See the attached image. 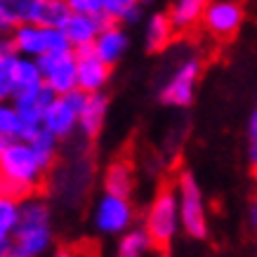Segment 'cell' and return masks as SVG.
Instances as JSON below:
<instances>
[{"instance_id":"cell-1","label":"cell","mask_w":257,"mask_h":257,"mask_svg":"<svg viewBox=\"0 0 257 257\" xmlns=\"http://www.w3.org/2000/svg\"><path fill=\"white\" fill-rule=\"evenodd\" d=\"M47 170L50 168L38 156V151L31 147V142L22 140V137L10 140L0 156V177H3L5 191L22 201L40 187Z\"/></svg>"},{"instance_id":"cell-2","label":"cell","mask_w":257,"mask_h":257,"mask_svg":"<svg viewBox=\"0 0 257 257\" xmlns=\"http://www.w3.org/2000/svg\"><path fill=\"white\" fill-rule=\"evenodd\" d=\"M55 241L52 234V210L40 198H24L22 201V219L12 234V250L24 257L45 255Z\"/></svg>"},{"instance_id":"cell-3","label":"cell","mask_w":257,"mask_h":257,"mask_svg":"<svg viewBox=\"0 0 257 257\" xmlns=\"http://www.w3.org/2000/svg\"><path fill=\"white\" fill-rule=\"evenodd\" d=\"M144 229L154 238L156 245H168L175 241V236L182 229V215H179V194L177 189L163 187L158 189L154 201L149 203Z\"/></svg>"},{"instance_id":"cell-4","label":"cell","mask_w":257,"mask_h":257,"mask_svg":"<svg viewBox=\"0 0 257 257\" xmlns=\"http://www.w3.org/2000/svg\"><path fill=\"white\" fill-rule=\"evenodd\" d=\"M177 194H179V215H182V231L189 238L203 241L210 234L208 224V205L205 196L191 172H184L177 179Z\"/></svg>"},{"instance_id":"cell-5","label":"cell","mask_w":257,"mask_h":257,"mask_svg":"<svg viewBox=\"0 0 257 257\" xmlns=\"http://www.w3.org/2000/svg\"><path fill=\"white\" fill-rule=\"evenodd\" d=\"M10 36H12L17 55L31 57V59H40L43 55H50V52L73 50L64 29H50V26H43L36 22L17 26Z\"/></svg>"},{"instance_id":"cell-6","label":"cell","mask_w":257,"mask_h":257,"mask_svg":"<svg viewBox=\"0 0 257 257\" xmlns=\"http://www.w3.org/2000/svg\"><path fill=\"white\" fill-rule=\"evenodd\" d=\"M92 224L101 236H123L135 224L133 201L127 196H116L104 191L94 203Z\"/></svg>"},{"instance_id":"cell-7","label":"cell","mask_w":257,"mask_h":257,"mask_svg":"<svg viewBox=\"0 0 257 257\" xmlns=\"http://www.w3.org/2000/svg\"><path fill=\"white\" fill-rule=\"evenodd\" d=\"M245 22V5L241 0H208L201 26L215 40H229L241 31Z\"/></svg>"},{"instance_id":"cell-8","label":"cell","mask_w":257,"mask_h":257,"mask_svg":"<svg viewBox=\"0 0 257 257\" xmlns=\"http://www.w3.org/2000/svg\"><path fill=\"white\" fill-rule=\"evenodd\" d=\"M85 99L87 92H83L80 87H76V90H71L66 94H57L55 101L47 109L45 118H43V127H47L59 140H69L71 135L78 130L80 109H83Z\"/></svg>"},{"instance_id":"cell-9","label":"cell","mask_w":257,"mask_h":257,"mask_svg":"<svg viewBox=\"0 0 257 257\" xmlns=\"http://www.w3.org/2000/svg\"><path fill=\"white\" fill-rule=\"evenodd\" d=\"M203 73V64L198 57H187L175 66V71L170 73L168 83L161 90V101L175 109H184L189 106L196 97V85Z\"/></svg>"},{"instance_id":"cell-10","label":"cell","mask_w":257,"mask_h":257,"mask_svg":"<svg viewBox=\"0 0 257 257\" xmlns=\"http://www.w3.org/2000/svg\"><path fill=\"white\" fill-rule=\"evenodd\" d=\"M43 71V83L57 94H66L78 87V57L76 50L50 52L38 59Z\"/></svg>"},{"instance_id":"cell-11","label":"cell","mask_w":257,"mask_h":257,"mask_svg":"<svg viewBox=\"0 0 257 257\" xmlns=\"http://www.w3.org/2000/svg\"><path fill=\"white\" fill-rule=\"evenodd\" d=\"M55 97H57V92L55 90H50L45 83L15 94L12 104H15L17 113H19V118H22V125H24L22 137L24 140H26L33 130H38L40 125H43V118H45L50 104L55 101Z\"/></svg>"},{"instance_id":"cell-12","label":"cell","mask_w":257,"mask_h":257,"mask_svg":"<svg viewBox=\"0 0 257 257\" xmlns=\"http://www.w3.org/2000/svg\"><path fill=\"white\" fill-rule=\"evenodd\" d=\"M78 57V87L83 92H104L111 80V66L94 55L92 47L76 50Z\"/></svg>"},{"instance_id":"cell-13","label":"cell","mask_w":257,"mask_h":257,"mask_svg":"<svg viewBox=\"0 0 257 257\" xmlns=\"http://www.w3.org/2000/svg\"><path fill=\"white\" fill-rule=\"evenodd\" d=\"M127 47H130V38H127V33H125L123 24H116V22H106L101 26L99 36L94 40V55L104 59V62L109 64V66H116L123 55L127 52Z\"/></svg>"},{"instance_id":"cell-14","label":"cell","mask_w":257,"mask_h":257,"mask_svg":"<svg viewBox=\"0 0 257 257\" xmlns=\"http://www.w3.org/2000/svg\"><path fill=\"white\" fill-rule=\"evenodd\" d=\"M109 22V19H101V17H90V15H73L69 17V22L64 24V33L69 38L73 50H87L94 45V40L99 36L101 26Z\"/></svg>"},{"instance_id":"cell-15","label":"cell","mask_w":257,"mask_h":257,"mask_svg":"<svg viewBox=\"0 0 257 257\" xmlns=\"http://www.w3.org/2000/svg\"><path fill=\"white\" fill-rule=\"evenodd\" d=\"M106 113H109V97L104 92H92L87 94L85 104L80 109V120L78 130L85 135L87 140H92L101 133V127L106 123Z\"/></svg>"},{"instance_id":"cell-16","label":"cell","mask_w":257,"mask_h":257,"mask_svg":"<svg viewBox=\"0 0 257 257\" xmlns=\"http://www.w3.org/2000/svg\"><path fill=\"white\" fill-rule=\"evenodd\" d=\"M40 0H0V33H12L17 26L36 22Z\"/></svg>"},{"instance_id":"cell-17","label":"cell","mask_w":257,"mask_h":257,"mask_svg":"<svg viewBox=\"0 0 257 257\" xmlns=\"http://www.w3.org/2000/svg\"><path fill=\"white\" fill-rule=\"evenodd\" d=\"M175 24H172L170 15H163V12H156L147 19V26H144V45H147L149 52H163L165 47L172 43L175 38Z\"/></svg>"},{"instance_id":"cell-18","label":"cell","mask_w":257,"mask_h":257,"mask_svg":"<svg viewBox=\"0 0 257 257\" xmlns=\"http://www.w3.org/2000/svg\"><path fill=\"white\" fill-rule=\"evenodd\" d=\"M101 184H104V191H109V194L127 196L130 198L135 191V168L125 158L113 161V163L106 165Z\"/></svg>"},{"instance_id":"cell-19","label":"cell","mask_w":257,"mask_h":257,"mask_svg":"<svg viewBox=\"0 0 257 257\" xmlns=\"http://www.w3.org/2000/svg\"><path fill=\"white\" fill-rule=\"evenodd\" d=\"M154 238L149 236V231L142 226V229H127L123 236H118L116 250H113V257H151V250H154Z\"/></svg>"},{"instance_id":"cell-20","label":"cell","mask_w":257,"mask_h":257,"mask_svg":"<svg viewBox=\"0 0 257 257\" xmlns=\"http://www.w3.org/2000/svg\"><path fill=\"white\" fill-rule=\"evenodd\" d=\"M205 5H208V0H175L168 15L177 31H191L201 24Z\"/></svg>"},{"instance_id":"cell-21","label":"cell","mask_w":257,"mask_h":257,"mask_svg":"<svg viewBox=\"0 0 257 257\" xmlns=\"http://www.w3.org/2000/svg\"><path fill=\"white\" fill-rule=\"evenodd\" d=\"M71 15L73 12H71L66 0H40L36 24H43L50 29H64V24L69 22Z\"/></svg>"},{"instance_id":"cell-22","label":"cell","mask_w":257,"mask_h":257,"mask_svg":"<svg viewBox=\"0 0 257 257\" xmlns=\"http://www.w3.org/2000/svg\"><path fill=\"white\" fill-rule=\"evenodd\" d=\"M104 15L109 22L135 24L142 17V0H104Z\"/></svg>"},{"instance_id":"cell-23","label":"cell","mask_w":257,"mask_h":257,"mask_svg":"<svg viewBox=\"0 0 257 257\" xmlns=\"http://www.w3.org/2000/svg\"><path fill=\"white\" fill-rule=\"evenodd\" d=\"M15 78H17V92H24V90H31L36 85H43V71H40L38 59L17 55Z\"/></svg>"},{"instance_id":"cell-24","label":"cell","mask_w":257,"mask_h":257,"mask_svg":"<svg viewBox=\"0 0 257 257\" xmlns=\"http://www.w3.org/2000/svg\"><path fill=\"white\" fill-rule=\"evenodd\" d=\"M22 219V198L0 191V234L12 236Z\"/></svg>"},{"instance_id":"cell-25","label":"cell","mask_w":257,"mask_h":257,"mask_svg":"<svg viewBox=\"0 0 257 257\" xmlns=\"http://www.w3.org/2000/svg\"><path fill=\"white\" fill-rule=\"evenodd\" d=\"M24 140V137H22ZM26 140L31 142V147L38 151V156L45 161V165L47 168H52V163H55V158H57V151H59V137H55V135L50 133L47 127H43L40 125L38 130H33Z\"/></svg>"},{"instance_id":"cell-26","label":"cell","mask_w":257,"mask_h":257,"mask_svg":"<svg viewBox=\"0 0 257 257\" xmlns=\"http://www.w3.org/2000/svg\"><path fill=\"white\" fill-rule=\"evenodd\" d=\"M15 64H17V52L8 57H0V101L15 99L17 94Z\"/></svg>"},{"instance_id":"cell-27","label":"cell","mask_w":257,"mask_h":257,"mask_svg":"<svg viewBox=\"0 0 257 257\" xmlns=\"http://www.w3.org/2000/svg\"><path fill=\"white\" fill-rule=\"evenodd\" d=\"M22 130H24L22 118L17 113L12 99L0 101V135L8 137V140H17V137H22Z\"/></svg>"},{"instance_id":"cell-28","label":"cell","mask_w":257,"mask_h":257,"mask_svg":"<svg viewBox=\"0 0 257 257\" xmlns=\"http://www.w3.org/2000/svg\"><path fill=\"white\" fill-rule=\"evenodd\" d=\"M66 3H69L71 12H76V15H90V17L106 19V15H104V0H66Z\"/></svg>"},{"instance_id":"cell-29","label":"cell","mask_w":257,"mask_h":257,"mask_svg":"<svg viewBox=\"0 0 257 257\" xmlns=\"http://www.w3.org/2000/svg\"><path fill=\"white\" fill-rule=\"evenodd\" d=\"M8 55H15V43H12L10 33H0V57Z\"/></svg>"},{"instance_id":"cell-30","label":"cell","mask_w":257,"mask_h":257,"mask_svg":"<svg viewBox=\"0 0 257 257\" xmlns=\"http://www.w3.org/2000/svg\"><path fill=\"white\" fill-rule=\"evenodd\" d=\"M248 163L250 168L257 172V140H250V149H248Z\"/></svg>"},{"instance_id":"cell-31","label":"cell","mask_w":257,"mask_h":257,"mask_svg":"<svg viewBox=\"0 0 257 257\" xmlns=\"http://www.w3.org/2000/svg\"><path fill=\"white\" fill-rule=\"evenodd\" d=\"M248 133H250V140H257V104H255V111H252V116H250Z\"/></svg>"},{"instance_id":"cell-32","label":"cell","mask_w":257,"mask_h":257,"mask_svg":"<svg viewBox=\"0 0 257 257\" xmlns=\"http://www.w3.org/2000/svg\"><path fill=\"white\" fill-rule=\"evenodd\" d=\"M8 250H12V236L0 234V255H5Z\"/></svg>"},{"instance_id":"cell-33","label":"cell","mask_w":257,"mask_h":257,"mask_svg":"<svg viewBox=\"0 0 257 257\" xmlns=\"http://www.w3.org/2000/svg\"><path fill=\"white\" fill-rule=\"evenodd\" d=\"M248 219H250V226L257 231V198L250 203V210H248Z\"/></svg>"},{"instance_id":"cell-34","label":"cell","mask_w":257,"mask_h":257,"mask_svg":"<svg viewBox=\"0 0 257 257\" xmlns=\"http://www.w3.org/2000/svg\"><path fill=\"white\" fill-rule=\"evenodd\" d=\"M52 257H76V252H71V250H57Z\"/></svg>"},{"instance_id":"cell-35","label":"cell","mask_w":257,"mask_h":257,"mask_svg":"<svg viewBox=\"0 0 257 257\" xmlns=\"http://www.w3.org/2000/svg\"><path fill=\"white\" fill-rule=\"evenodd\" d=\"M8 137H3V135H0V156H3V151H5V147H8Z\"/></svg>"},{"instance_id":"cell-36","label":"cell","mask_w":257,"mask_h":257,"mask_svg":"<svg viewBox=\"0 0 257 257\" xmlns=\"http://www.w3.org/2000/svg\"><path fill=\"white\" fill-rule=\"evenodd\" d=\"M0 257H24V255H19V252H17V250H8V252H5V255H0Z\"/></svg>"},{"instance_id":"cell-37","label":"cell","mask_w":257,"mask_h":257,"mask_svg":"<svg viewBox=\"0 0 257 257\" xmlns=\"http://www.w3.org/2000/svg\"><path fill=\"white\" fill-rule=\"evenodd\" d=\"M0 191H5V184H3V177H0Z\"/></svg>"},{"instance_id":"cell-38","label":"cell","mask_w":257,"mask_h":257,"mask_svg":"<svg viewBox=\"0 0 257 257\" xmlns=\"http://www.w3.org/2000/svg\"><path fill=\"white\" fill-rule=\"evenodd\" d=\"M142 3H151V0H142Z\"/></svg>"}]
</instances>
